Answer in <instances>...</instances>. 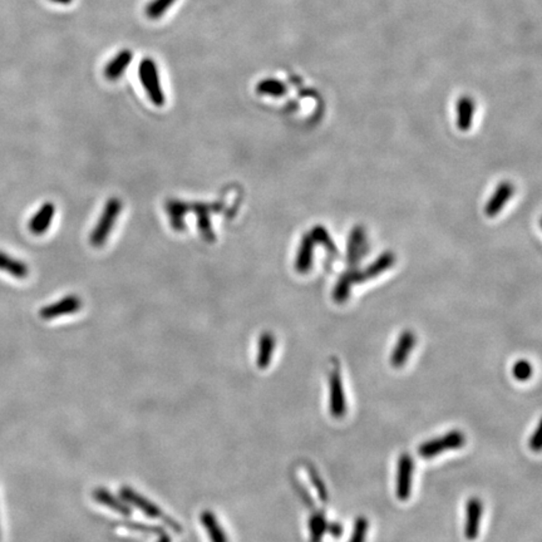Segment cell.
Masks as SVG:
<instances>
[{"mask_svg":"<svg viewBox=\"0 0 542 542\" xmlns=\"http://www.w3.org/2000/svg\"><path fill=\"white\" fill-rule=\"evenodd\" d=\"M49 1H52L55 4H60V6H70L73 3V0H49Z\"/></svg>","mask_w":542,"mask_h":542,"instance_id":"cell-33","label":"cell"},{"mask_svg":"<svg viewBox=\"0 0 542 542\" xmlns=\"http://www.w3.org/2000/svg\"><path fill=\"white\" fill-rule=\"evenodd\" d=\"M200 520L211 542H228L226 533L211 511H204L201 514Z\"/></svg>","mask_w":542,"mask_h":542,"instance_id":"cell-20","label":"cell"},{"mask_svg":"<svg viewBox=\"0 0 542 542\" xmlns=\"http://www.w3.org/2000/svg\"><path fill=\"white\" fill-rule=\"evenodd\" d=\"M368 520L364 516L358 517L355 522H354L352 536L349 538V542H365L367 535H368Z\"/></svg>","mask_w":542,"mask_h":542,"instance_id":"cell-29","label":"cell"},{"mask_svg":"<svg viewBox=\"0 0 542 542\" xmlns=\"http://www.w3.org/2000/svg\"><path fill=\"white\" fill-rule=\"evenodd\" d=\"M365 246V231L362 226H355L350 231L348 239V261L349 264L355 265L358 262L359 258L363 254Z\"/></svg>","mask_w":542,"mask_h":542,"instance_id":"cell-18","label":"cell"},{"mask_svg":"<svg viewBox=\"0 0 542 542\" xmlns=\"http://www.w3.org/2000/svg\"><path fill=\"white\" fill-rule=\"evenodd\" d=\"M166 210L172 228L175 230L184 228V219L190 212V204H186L184 201L170 200L166 204Z\"/></svg>","mask_w":542,"mask_h":542,"instance_id":"cell-21","label":"cell"},{"mask_svg":"<svg viewBox=\"0 0 542 542\" xmlns=\"http://www.w3.org/2000/svg\"><path fill=\"white\" fill-rule=\"evenodd\" d=\"M310 236H311V239L314 240V243L323 245L326 248V251H329L333 255L338 254L336 244H334L331 235H329L328 230L324 226H321V225L314 226V228H311V231H310Z\"/></svg>","mask_w":542,"mask_h":542,"instance_id":"cell-26","label":"cell"},{"mask_svg":"<svg viewBox=\"0 0 542 542\" xmlns=\"http://www.w3.org/2000/svg\"><path fill=\"white\" fill-rule=\"evenodd\" d=\"M357 284L355 279H354V272L349 271L347 274H344L343 277L336 282V287H334V293H333V298L338 304H343L347 302L349 295H350V289L353 285Z\"/></svg>","mask_w":542,"mask_h":542,"instance_id":"cell-23","label":"cell"},{"mask_svg":"<svg viewBox=\"0 0 542 542\" xmlns=\"http://www.w3.org/2000/svg\"><path fill=\"white\" fill-rule=\"evenodd\" d=\"M133 60V53L130 49H122L104 67V77L109 81H117L120 77L125 74L131 62Z\"/></svg>","mask_w":542,"mask_h":542,"instance_id":"cell-13","label":"cell"},{"mask_svg":"<svg viewBox=\"0 0 542 542\" xmlns=\"http://www.w3.org/2000/svg\"><path fill=\"white\" fill-rule=\"evenodd\" d=\"M466 445V436L461 431H450L437 438L429 439L418 447V455L429 460L448 450H460Z\"/></svg>","mask_w":542,"mask_h":542,"instance_id":"cell-2","label":"cell"},{"mask_svg":"<svg viewBox=\"0 0 542 542\" xmlns=\"http://www.w3.org/2000/svg\"><path fill=\"white\" fill-rule=\"evenodd\" d=\"M157 542H172V540H171V537L166 535V533H161V536L158 538Z\"/></svg>","mask_w":542,"mask_h":542,"instance_id":"cell-34","label":"cell"},{"mask_svg":"<svg viewBox=\"0 0 542 542\" xmlns=\"http://www.w3.org/2000/svg\"><path fill=\"white\" fill-rule=\"evenodd\" d=\"M483 515V504L477 497H471L466 504V524H465V536L467 540H476L480 533V525Z\"/></svg>","mask_w":542,"mask_h":542,"instance_id":"cell-8","label":"cell"},{"mask_svg":"<svg viewBox=\"0 0 542 542\" xmlns=\"http://www.w3.org/2000/svg\"><path fill=\"white\" fill-rule=\"evenodd\" d=\"M256 91L259 94L280 97L287 93V87L284 86V83L277 81V79H265V81H261L258 84Z\"/></svg>","mask_w":542,"mask_h":542,"instance_id":"cell-27","label":"cell"},{"mask_svg":"<svg viewBox=\"0 0 542 542\" xmlns=\"http://www.w3.org/2000/svg\"><path fill=\"white\" fill-rule=\"evenodd\" d=\"M326 526L328 522L323 514H314L311 516L309 520L310 542H321L326 533Z\"/></svg>","mask_w":542,"mask_h":542,"instance_id":"cell-25","label":"cell"},{"mask_svg":"<svg viewBox=\"0 0 542 542\" xmlns=\"http://www.w3.org/2000/svg\"><path fill=\"white\" fill-rule=\"evenodd\" d=\"M138 78L152 104L157 107H162L166 97H165L162 83L160 78L158 65L155 60L147 57L141 60V63L138 65Z\"/></svg>","mask_w":542,"mask_h":542,"instance_id":"cell-1","label":"cell"},{"mask_svg":"<svg viewBox=\"0 0 542 542\" xmlns=\"http://www.w3.org/2000/svg\"><path fill=\"white\" fill-rule=\"evenodd\" d=\"M529 447L533 452H538V450H541V426H538L535 429V432L532 433L531 437L529 439Z\"/></svg>","mask_w":542,"mask_h":542,"instance_id":"cell-31","label":"cell"},{"mask_svg":"<svg viewBox=\"0 0 542 542\" xmlns=\"http://www.w3.org/2000/svg\"><path fill=\"white\" fill-rule=\"evenodd\" d=\"M532 373H533V368H532L531 363L526 360V359L517 360L514 364V367H512V375L519 382H526V380H530L532 377Z\"/></svg>","mask_w":542,"mask_h":542,"instance_id":"cell-28","label":"cell"},{"mask_svg":"<svg viewBox=\"0 0 542 542\" xmlns=\"http://www.w3.org/2000/svg\"><path fill=\"white\" fill-rule=\"evenodd\" d=\"M0 271L16 279H26L29 275V267L24 261L6 254L3 250H0Z\"/></svg>","mask_w":542,"mask_h":542,"instance_id":"cell-17","label":"cell"},{"mask_svg":"<svg viewBox=\"0 0 542 542\" xmlns=\"http://www.w3.org/2000/svg\"><path fill=\"white\" fill-rule=\"evenodd\" d=\"M326 532H329L331 536L341 537L343 535V526L338 522H331V525L326 526Z\"/></svg>","mask_w":542,"mask_h":542,"instance_id":"cell-32","label":"cell"},{"mask_svg":"<svg viewBox=\"0 0 542 542\" xmlns=\"http://www.w3.org/2000/svg\"><path fill=\"white\" fill-rule=\"evenodd\" d=\"M177 3V0H151L146 6L145 14L151 21H157L162 18L170 8H172Z\"/></svg>","mask_w":542,"mask_h":542,"instance_id":"cell-24","label":"cell"},{"mask_svg":"<svg viewBox=\"0 0 542 542\" xmlns=\"http://www.w3.org/2000/svg\"><path fill=\"white\" fill-rule=\"evenodd\" d=\"M121 497L123 499L125 502L132 504L136 509L141 510L145 515L151 517V519H158V520H162L168 527H171L176 533H181L182 532V527L179 526V524L170 516L166 515L161 509H158L157 506L155 504H152L151 501L145 499L141 494H137L135 490H132L130 487H122L120 490Z\"/></svg>","mask_w":542,"mask_h":542,"instance_id":"cell-4","label":"cell"},{"mask_svg":"<svg viewBox=\"0 0 542 542\" xmlns=\"http://www.w3.org/2000/svg\"><path fill=\"white\" fill-rule=\"evenodd\" d=\"M394 261H396L394 254L391 253V251H387L383 255H380L372 265H369L365 270L354 271L355 282H363L365 280H368V279L378 277V275L383 274L385 271L388 270L389 267L394 265Z\"/></svg>","mask_w":542,"mask_h":542,"instance_id":"cell-12","label":"cell"},{"mask_svg":"<svg viewBox=\"0 0 542 542\" xmlns=\"http://www.w3.org/2000/svg\"><path fill=\"white\" fill-rule=\"evenodd\" d=\"M190 211H194L196 214L197 226H199L202 238L206 240L207 243H212L215 240V233H214L211 221H210L211 206L206 205V204L195 202V204H190Z\"/></svg>","mask_w":542,"mask_h":542,"instance_id":"cell-15","label":"cell"},{"mask_svg":"<svg viewBox=\"0 0 542 542\" xmlns=\"http://www.w3.org/2000/svg\"><path fill=\"white\" fill-rule=\"evenodd\" d=\"M515 189L510 182H502L494 191V195L488 200L487 205L485 207V212L488 217H494L502 211L511 197L514 196Z\"/></svg>","mask_w":542,"mask_h":542,"instance_id":"cell-11","label":"cell"},{"mask_svg":"<svg viewBox=\"0 0 542 542\" xmlns=\"http://www.w3.org/2000/svg\"><path fill=\"white\" fill-rule=\"evenodd\" d=\"M120 526L135 530V531H141L143 533H157V535L163 533L162 529H160V527L143 525V524H138V522H122L120 524Z\"/></svg>","mask_w":542,"mask_h":542,"instance_id":"cell-30","label":"cell"},{"mask_svg":"<svg viewBox=\"0 0 542 542\" xmlns=\"http://www.w3.org/2000/svg\"><path fill=\"white\" fill-rule=\"evenodd\" d=\"M93 499L97 501L98 504H104L111 510L116 511L117 514L123 516H131V509L122 502L121 499H117L116 496L109 492L106 488H96L93 491Z\"/></svg>","mask_w":542,"mask_h":542,"instance_id":"cell-19","label":"cell"},{"mask_svg":"<svg viewBox=\"0 0 542 542\" xmlns=\"http://www.w3.org/2000/svg\"><path fill=\"white\" fill-rule=\"evenodd\" d=\"M314 240L311 239L310 233L303 236L295 259V269L299 274H308L311 269L314 258Z\"/></svg>","mask_w":542,"mask_h":542,"instance_id":"cell-14","label":"cell"},{"mask_svg":"<svg viewBox=\"0 0 542 542\" xmlns=\"http://www.w3.org/2000/svg\"><path fill=\"white\" fill-rule=\"evenodd\" d=\"M414 476V461L408 453H403L398 458L396 475V494L399 501H406L411 497Z\"/></svg>","mask_w":542,"mask_h":542,"instance_id":"cell-5","label":"cell"},{"mask_svg":"<svg viewBox=\"0 0 542 542\" xmlns=\"http://www.w3.org/2000/svg\"><path fill=\"white\" fill-rule=\"evenodd\" d=\"M473 114H475L473 101L468 97L461 98L457 106V126L460 130L466 132L471 128Z\"/></svg>","mask_w":542,"mask_h":542,"instance_id":"cell-22","label":"cell"},{"mask_svg":"<svg viewBox=\"0 0 542 542\" xmlns=\"http://www.w3.org/2000/svg\"><path fill=\"white\" fill-rule=\"evenodd\" d=\"M55 215V206L52 202H45L39 207L38 211L29 220L28 228L33 235H43L50 228Z\"/></svg>","mask_w":542,"mask_h":542,"instance_id":"cell-10","label":"cell"},{"mask_svg":"<svg viewBox=\"0 0 542 542\" xmlns=\"http://www.w3.org/2000/svg\"><path fill=\"white\" fill-rule=\"evenodd\" d=\"M416 342L417 339L413 331H406L402 333L391 354V364L394 368H402L406 363L411 353L416 347Z\"/></svg>","mask_w":542,"mask_h":542,"instance_id":"cell-9","label":"cell"},{"mask_svg":"<svg viewBox=\"0 0 542 542\" xmlns=\"http://www.w3.org/2000/svg\"><path fill=\"white\" fill-rule=\"evenodd\" d=\"M122 211V202L117 197H112L107 201L104 206V212L98 220L96 228H93L92 235L89 238V243L94 248H101L106 244L109 239V233H112L117 219Z\"/></svg>","mask_w":542,"mask_h":542,"instance_id":"cell-3","label":"cell"},{"mask_svg":"<svg viewBox=\"0 0 542 542\" xmlns=\"http://www.w3.org/2000/svg\"><path fill=\"white\" fill-rule=\"evenodd\" d=\"M329 412L336 419L347 414V398L339 369H333L329 375Z\"/></svg>","mask_w":542,"mask_h":542,"instance_id":"cell-6","label":"cell"},{"mask_svg":"<svg viewBox=\"0 0 542 542\" xmlns=\"http://www.w3.org/2000/svg\"><path fill=\"white\" fill-rule=\"evenodd\" d=\"M82 308L81 299L76 295H68L65 298L60 299L57 303L50 304L40 309L39 315L44 320L55 319L65 315L74 314Z\"/></svg>","mask_w":542,"mask_h":542,"instance_id":"cell-7","label":"cell"},{"mask_svg":"<svg viewBox=\"0 0 542 542\" xmlns=\"http://www.w3.org/2000/svg\"><path fill=\"white\" fill-rule=\"evenodd\" d=\"M275 347H277V341L274 334H271L269 331L262 333L258 344V357H256L258 368L266 369L270 365Z\"/></svg>","mask_w":542,"mask_h":542,"instance_id":"cell-16","label":"cell"}]
</instances>
